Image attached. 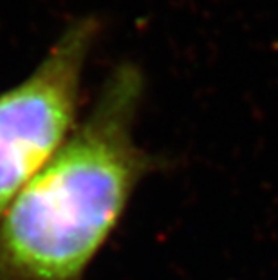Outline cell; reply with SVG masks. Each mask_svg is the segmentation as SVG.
<instances>
[{"instance_id":"cell-1","label":"cell","mask_w":278,"mask_h":280,"mask_svg":"<svg viewBox=\"0 0 278 280\" xmlns=\"http://www.w3.org/2000/svg\"><path fill=\"white\" fill-rule=\"evenodd\" d=\"M143 72L119 64L0 219V280H83L159 159L135 139Z\"/></svg>"},{"instance_id":"cell-2","label":"cell","mask_w":278,"mask_h":280,"mask_svg":"<svg viewBox=\"0 0 278 280\" xmlns=\"http://www.w3.org/2000/svg\"><path fill=\"white\" fill-rule=\"evenodd\" d=\"M98 33L94 17L71 22L40 64L0 92V219L78 125L81 80Z\"/></svg>"}]
</instances>
